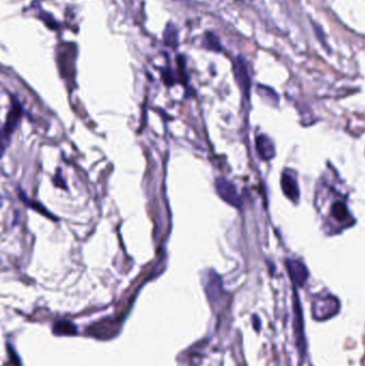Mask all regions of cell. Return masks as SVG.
Segmentation results:
<instances>
[{"label": "cell", "mask_w": 365, "mask_h": 366, "mask_svg": "<svg viewBox=\"0 0 365 366\" xmlns=\"http://www.w3.org/2000/svg\"><path fill=\"white\" fill-rule=\"evenodd\" d=\"M215 184L219 196L221 197L225 203H227L228 205L235 208L241 207L242 201L240 196H239L234 183H231L228 179L224 178V177H219V178L216 179Z\"/></svg>", "instance_id": "cell-1"}, {"label": "cell", "mask_w": 365, "mask_h": 366, "mask_svg": "<svg viewBox=\"0 0 365 366\" xmlns=\"http://www.w3.org/2000/svg\"><path fill=\"white\" fill-rule=\"evenodd\" d=\"M234 73L237 83L240 87L241 91L247 98L250 96L251 89V78L248 70L247 61L241 56H238L234 62Z\"/></svg>", "instance_id": "cell-2"}, {"label": "cell", "mask_w": 365, "mask_h": 366, "mask_svg": "<svg viewBox=\"0 0 365 366\" xmlns=\"http://www.w3.org/2000/svg\"><path fill=\"white\" fill-rule=\"evenodd\" d=\"M286 267L291 279L298 287L303 286L308 277V271L305 264L297 259H288L286 261Z\"/></svg>", "instance_id": "cell-3"}, {"label": "cell", "mask_w": 365, "mask_h": 366, "mask_svg": "<svg viewBox=\"0 0 365 366\" xmlns=\"http://www.w3.org/2000/svg\"><path fill=\"white\" fill-rule=\"evenodd\" d=\"M281 187L283 193L289 200L292 201V203H297L300 197V190L298 181L293 175L287 172L283 173L281 178Z\"/></svg>", "instance_id": "cell-4"}, {"label": "cell", "mask_w": 365, "mask_h": 366, "mask_svg": "<svg viewBox=\"0 0 365 366\" xmlns=\"http://www.w3.org/2000/svg\"><path fill=\"white\" fill-rule=\"evenodd\" d=\"M256 149L260 159L263 161H270L275 156V145L271 138L266 134L258 135L256 138Z\"/></svg>", "instance_id": "cell-5"}, {"label": "cell", "mask_w": 365, "mask_h": 366, "mask_svg": "<svg viewBox=\"0 0 365 366\" xmlns=\"http://www.w3.org/2000/svg\"><path fill=\"white\" fill-rule=\"evenodd\" d=\"M338 302L333 296H328V298H323L320 301L315 303V315H322V319L325 317H331L337 312Z\"/></svg>", "instance_id": "cell-6"}, {"label": "cell", "mask_w": 365, "mask_h": 366, "mask_svg": "<svg viewBox=\"0 0 365 366\" xmlns=\"http://www.w3.org/2000/svg\"><path fill=\"white\" fill-rule=\"evenodd\" d=\"M21 113H22V107L18 103V101L13 100V105H12V109L10 113H8V120L5 121L4 128H3V136H10L12 134V132L14 131L16 123L18 121V119L21 118Z\"/></svg>", "instance_id": "cell-7"}, {"label": "cell", "mask_w": 365, "mask_h": 366, "mask_svg": "<svg viewBox=\"0 0 365 366\" xmlns=\"http://www.w3.org/2000/svg\"><path fill=\"white\" fill-rule=\"evenodd\" d=\"M222 281L219 279V276L213 271H210L209 274H208V284L206 286V292L209 299L217 300L219 293H222Z\"/></svg>", "instance_id": "cell-8"}, {"label": "cell", "mask_w": 365, "mask_h": 366, "mask_svg": "<svg viewBox=\"0 0 365 366\" xmlns=\"http://www.w3.org/2000/svg\"><path fill=\"white\" fill-rule=\"evenodd\" d=\"M331 216L333 219L336 220L337 222H345V220H347L349 219L347 206H346L344 201H335V203L331 206Z\"/></svg>", "instance_id": "cell-9"}, {"label": "cell", "mask_w": 365, "mask_h": 366, "mask_svg": "<svg viewBox=\"0 0 365 366\" xmlns=\"http://www.w3.org/2000/svg\"><path fill=\"white\" fill-rule=\"evenodd\" d=\"M53 331L56 335H76L77 328L70 321L62 320L54 326Z\"/></svg>", "instance_id": "cell-10"}, {"label": "cell", "mask_w": 365, "mask_h": 366, "mask_svg": "<svg viewBox=\"0 0 365 366\" xmlns=\"http://www.w3.org/2000/svg\"><path fill=\"white\" fill-rule=\"evenodd\" d=\"M178 31L174 26V24L169 23L166 28H165V33H164V43L168 46H173L176 47L178 45Z\"/></svg>", "instance_id": "cell-11"}, {"label": "cell", "mask_w": 365, "mask_h": 366, "mask_svg": "<svg viewBox=\"0 0 365 366\" xmlns=\"http://www.w3.org/2000/svg\"><path fill=\"white\" fill-rule=\"evenodd\" d=\"M205 46L208 49L215 50V52H222V45L219 43V37L212 33H207L205 35Z\"/></svg>", "instance_id": "cell-12"}, {"label": "cell", "mask_w": 365, "mask_h": 366, "mask_svg": "<svg viewBox=\"0 0 365 366\" xmlns=\"http://www.w3.org/2000/svg\"><path fill=\"white\" fill-rule=\"evenodd\" d=\"M313 24V28H314V30H315V34H316V37H318V40L320 41V43H323L324 44V45L326 46V40H325V35H324V33H323V30H322V28H320L319 26H318V25L317 24H315V23H312Z\"/></svg>", "instance_id": "cell-13"}]
</instances>
